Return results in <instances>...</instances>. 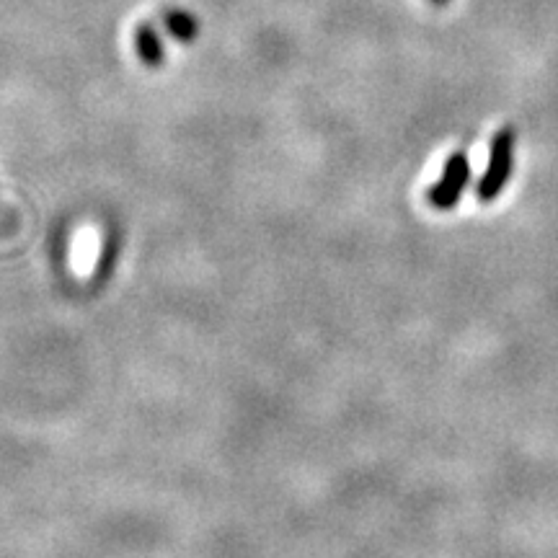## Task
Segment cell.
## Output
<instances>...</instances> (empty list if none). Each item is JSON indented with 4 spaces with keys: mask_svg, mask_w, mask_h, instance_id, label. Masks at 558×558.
Here are the masks:
<instances>
[{
    "mask_svg": "<svg viewBox=\"0 0 558 558\" xmlns=\"http://www.w3.org/2000/svg\"><path fill=\"white\" fill-rule=\"evenodd\" d=\"M512 153H515V132L504 127L491 137V153L486 174L481 176L476 186V194L481 202H491L504 192L509 176H512Z\"/></svg>",
    "mask_w": 558,
    "mask_h": 558,
    "instance_id": "obj_1",
    "label": "cell"
},
{
    "mask_svg": "<svg viewBox=\"0 0 558 558\" xmlns=\"http://www.w3.org/2000/svg\"><path fill=\"white\" fill-rule=\"evenodd\" d=\"M468 179H471V163H468L465 153H453L447 158L442 179L427 192L429 205L442 212L453 210L460 202V197H463Z\"/></svg>",
    "mask_w": 558,
    "mask_h": 558,
    "instance_id": "obj_2",
    "label": "cell"
},
{
    "mask_svg": "<svg viewBox=\"0 0 558 558\" xmlns=\"http://www.w3.org/2000/svg\"><path fill=\"white\" fill-rule=\"evenodd\" d=\"M135 47H137V55H140V60H143L148 68H161L163 44H161V39H158V34H155L153 26H148V24L137 26Z\"/></svg>",
    "mask_w": 558,
    "mask_h": 558,
    "instance_id": "obj_3",
    "label": "cell"
},
{
    "mask_svg": "<svg viewBox=\"0 0 558 558\" xmlns=\"http://www.w3.org/2000/svg\"><path fill=\"white\" fill-rule=\"evenodd\" d=\"M166 26L176 39H181V42H192L199 31L197 19H194L192 13H186V11L166 13Z\"/></svg>",
    "mask_w": 558,
    "mask_h": 558,
    "instance_id": "obj_4",
    "label": "cell"
},
{
    "mask_svg": "<svg viewBox=\"0 0 558 558\" xmlns=\"http://www.w3.org/2000/svg\"><path fill=\"white\" fill-rule=\"evenodd\" d=\"M432 3H434V6H445L447 0H432Z\"/></svg>",
    "mask_w": 558,
    "mask_h": 558,
    "instance_id": "obj_5",
    "label": "cell"
}]
</instances>
